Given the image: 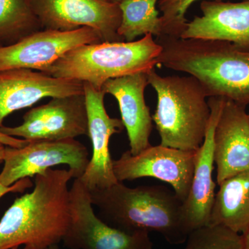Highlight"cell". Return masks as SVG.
Returning a JSON list of instances; mask_svg holds the SVG:
<instances>
[{"mask_svg": "<svg viewBox=\"0 0 249 249\" xmlns=\"http://www.w3.org/2000/svg\"><path fill=\"white\" fill-rule=\"evenodd\" d=\"M70 170L35 176L34 190L16 198L0 220V249H46L59 245L71 220Z\"/></svg>", "mask_w": 249, "mask_h": 249, "instance_id": "1", "label": "cell"}, {"mask_svg": "<svg viewBox=\"0 0 249 249\" xmlns=\"http://www.w3.org/2000/svg\"><path fill=\"white\" fill-rule=\"evenodd\" d=\"M158 66L195 77L208 98L249 105V52L226 41L161 36Z\"/></svg>", "mask_w": 249, "mask_h": 249, "instance_id": "2", "label": "cell"}, {"mask_svg": "<svg viewBox=\"0 0 249 249\" xmlns=\"http://www.w3.org/2000/svg\"><path fill=\"white\" fill-rule=\"evenodd\" d=\"M98 217L108 225L127 232L155 231L171 245L186 242L191 232L183 201L163 186L129 188L123 182L89 191Z\"/></svg>", "mask_w": 249, "mask_h": 249, "instance_id": "3", "label": "cell"}, {"mask_svg": "<svg viewBox=\"0 0 249 249\" xmlns=\"http://www.w3.org/2000/svg\"><path fill=\"white\" fill-rule=\"evenodd\" d=\"M147 76L157 95L152 116L160 145L196 151L204 142L211 116L209 98L202 85L190 75L162 76L155 69Z\"/></svg>", "mask_w": 249, "mask_h": 249, "instance_id": "4", "label": "cell"}, {"mask_svg": "<svg viewBox=\"0 0 249 249\" xmlns=\"http://www.w3.org/2000/svg\"><path fill=\"white\" fill-rule=\"evenodd\" d=\"M161 51L152 34L133 42L84 45L71 49L42 72L101 90L108 80L155 70Z\"/></svg>", "mask_w": 249, "mask_h": 249, "instance_id": "5", "label": "cell"}, {"mask_svg": "<svg viewBox=\"0 0 249 249\" xmlns=\"http://www.w3.org/2000/svg\"><path fill=\"white\" fill-rule=\"evenodd\" d=\"M71 220L64 245L70 249H152L150 232H127L108 225L95 213L89 190L79 178L70 188Z\"/></svg>", "mask_w": 249, "mask_h": 249, "instance_id": "6", "label": "cell"}, {"mask_svg": "<svg viewBox=\"0 0 249 249\" xmlns=\"http://www.w3.org/2000/svg\"><path fill=\"white\" fill-rule=\"evenodd\" d=\"M89 156L87 147L75 139L34 141L22 148L6 146L0 183L11 186L59 165H67L73 178H80L89 163Z\"/></svg>", "mask_w": 249, "mask_h": 249, "instance_id": "7", "label": "cell"}, {"mask_svg": "<svg viewBox=\"0 0 249 249\" xmlns=\"http://www.w3.org/2000/svg\"><path fill=\"white\" fill-rule=\"evenodd\" d=\"M42 29L71 31L89 27L103 42H124L118 34L119 5L106 0H31Z\"/></svg>", "mask_w": 249, "mask_h": 249, "instance_id": "8", "label": "cell"}, {"mask_svg": "<svg viewBox=\"0 0 249 249\" xmlns=\"http://www.w3.org/2000/svg\"><path fill=\"white\" fill-rule=\"evenodd\" d=\"M0 132L24 140L59 141L88 136L85 93L52 98L43 106L33 108L16 127H0Z\"/></svg>", "mask_w": 249, "mask_h": 249, "instance_id": "9", "label": "cell"}, {"mask_svg": "<svg viewBox=\"0 0 249 249\" xmlns=\"http://www.w3.org/2000/svg\"><path fill=\"white\" fill-rule=\"evenodd\" d=\"M196 155V151L150 145L137 155L124 152L119 160H113V170L120 182L152 178L169 183L183 203L191 189Z\"/></svg>", "mask_w": 249, "mask_h": 249, "instance_id": "10", "label": "cell"}, {"mask_svg": "<svg viewBox=\"0 0 249 249\" xmlns=\"http://www.w3.org/2000/svg\"><path fill=\"white\" fill-rule=\"evenodd\" d=\"M101 42V36L91 28L71 31L41 29L13 45L0 47V72L14 69L42 71L71 49Z\"/></svg>", "mask_w": 249, "mask_h": 249, "instance_id": "11", "label": "cell"}, {"mask_svg": "<svg viewBox=\"0 0 249 249\" xmlns=\"http://www.w3.org/2000/svg\"><path fill=\"white\" fill-rule=\"evenodd\" d=\"M84 83V93L88 118V137L92 145V155L83 176L79 179L89 191L109 188L118 182L109 152L111 136L124 127L121 119L111 118L104 104L106 94Z\"/></svg>", "mask_w": 249, "mask_h": 249, "instance_id": "12", "label": "cell"}, {"mask_svg": "<svg viewBox=\"0 0 249 249\" xmlns=\"http://www.w3.org/2000/svg\"><path fill=\"white\" fill-rule=\"evenodd\" d=\"M84 93L79 80L55 78L29 69L0 72V127L14 111L31 107L45 98Z\"/></svg>", "mask_w": 249, "mask_h": 249, "instance_id": "13", "label": "cell"}, {"mask_svg": "<svg viewBox=\"0 0 249 249\" xmlns=\"http://www.w3.org/2000/svg\"><path fill=\"white\" fill-rule=\"evenodd\" d=\"M246 107L224 99L213 134L218 185L249 170V118Z\"/></svg>", "mask_w": 249, "mask_h": 249, "instance_id": "14", "label": "cell"}, {"mask_svg": "<svg viewBox=\"0 0 249 249\" xmlns=\"http://www.w3.org/2000/svg\"><path fill=\"white\" fill-rule=\"evenodd\" d=\"M201 16L188 21L179 37L220 40L249 52V0H202Z\"/></svg>", "mask_w": 249, "mask_h": 249, "instance_id": "15", "label": "cell"}, {"mask_svg": "<svg viewBox=\"0 0 249 249\" xmlns=\"http://www.w3.org/2000/svg\"><path fill=\"white\" fill-rule=\"evenodd\" d=\"M224 98H209L211 116L204 142L196 151L195 170L191 189L183 203V214L190 231L209 224L215 196L213 134L220 115Z\"/></svg>", "mask_w": 249, "mask_h": 249, "instance_id": "16", "label": "cell"}, {"mask_svg": "<svg viewBox=\"0 0 249 249\" xmlns=\"http://www.w3.org/2000/svg\"><path fill=\"white\" fill-rule=\"evenodd\" d=\"M147 85V73H139L108 80L101 89L105 94L114 96L119 103L121 121L128 137L129 152L133 155L151 145L153 120L145 103Z\"/></svg>", "mask_w": 249, "mask_h": 249, "instance_id": "17", "label": "cell"}, {"mask_svg": "<svg viewBox=\"0 0 249 249\" xmlns=\"http://www.w3.org/2000/svg\"><path fill=\"white\" fill-rule=\"evenodd\" d=\"M209 224L225 226L242 234L249 227V170L219 185Z\"/></svg>", "mask_w": 249, "mask_h": 249, "instance_id": "18", "label": "cell"}, {"mask_svg": "<svg viewBox=\"0 0 249 249\" xmlns=\"http://www.w3.org/2000/svg\"><path fill=\"white\" fill-rule=\"evenodd\" d=\"M160 0H124L119 4L121 22L118 34L124 42H133L137 37L152 34L161 36L160 11L157 5Z\"/></svg>", "mask_w": 249, "mask_h": 249, "instance_id": "19", "label": "cell"}, {"mask_svg": "<svg viewBox=\"0 0 249 249\" xmlns=\"http://www.w3.org/2000/svg\"><path fill=\"white\" fill-rule=\"evenodd\" d=\"M42 29L31 0H0V43L10 45Z\"/></svg>", "mask_w": 249, "mask_h": 249, "instance_id": "20", "label": "cell"}, {"mask_svg": "<svg viewBox=\"0 0 249 249\" xmlns=\"http://www.w3.org/2000/svg\"><path fill=\"white\" fill-rule=\"evenodd\" d=\"M183 249H244L242 234L219 224H207L188 234Z\"/></svg>", "mask_w": 249, "mask_h": 249, "instance_id": "21", "label": "cell"}, {"mask_svg": "<svg viewBox=\"0 0 249 249\" xmlns=\"http://www.w3.org/2000/svg\"><path fill=\"white\" fill-rule=\"evenodd\" d=\"M197 1L199 0H160L157 5L161 13V36L179 37L188 22L186 13Z\"/></svg>", "mask_w": 249, "mask_h": 249, "instance_id": "22", "label": "cell"}, {"mask_svg": "<svg viewBox=\"0 0 249 249\" xmlns=\"http://www.w3.org/2000/svg\"><path fill=\"white\" fill-rule=\"evenodd\" d=\"M2 161H0V164ZM34 183L29 178H24L19 180L11 186H5L0 183V199L8 193H23L28 188H32Z\"/></svg>", "mask_w": 249, "mask_h": 249, "instance_id": "23", "label": "cell"}, {"mask_svg": "<svg viewBox=\"0 0 249 249\" xmlns=\"http://www.w3.org/2000/svg\"><path fill=\"white\" fill-rule=\"evenodd\" d=\"M0 142L6 146L22 148L25 147L29 142V141L24 139H18L16 137H10L0 132Z\"/></svg>", "mask_w": 249, "mask_h": 249, "instance_id": "24", "label": "cell"}, {"mask_svg": "<svg viewBox=\"0 0 249 249\" xmlns=\"http://www.w3.org/2000/svg\"><path fill=\"white\" fill-rule=\"evenodd\" d=\"M242 235L243 237L244 249H249V227Z\"/></svg>", "mask_w": 249, "mask_h": 249, "instance_id": "25", "label": "cell"}, {"mask_svg": "<svg viewBox=\"0 0 249 249\" xmlns=\"http://www.w3.org/2000/svg\"><path fill=\"white\" fill-rule=\"evenodd\" d=\"M5 147H6V145H3L0 142V161H4Z\"/></svg>", "mask_w": 249, "mask_h": 249, "instance_id": "26", "label": "cell"}, {"mask_svg": "<svg viewBox=\"0 0 249 249\" xmlns=\"http://www.w3.org/2000/svg\"><path fill=\"white\" fill-rule=\"evenodd\" d=\"M106 1H109V2L114 3V4H120L121 2H122L124 0H106Z\"/></svg>", "mask_w": 249, "mask_h": 249, "instance_id": "27", "label": "cell"}, {"mask_svg": "<svg viewBox=\"0 0 249 249\" xmlns=\"http://www.w3.org/2000/svg\"><path fill=\"white\" fill-rule=\"evenodd\" d=\"M46 249H61L59 247V245H55L53 246H51V247H48V248Z\"/></svg>", "mask_w": 249, "mask_h": 249, "instance_id": "28", "label": "cell"}, {"mask_svg": "<svg viewBox=\"0 0 249 249\" xmlns=\"http://www.w3.org/2000/svg\"><path fill=\"white\" fill-rule=\"evenodd\" d=\"M19 249V248H14V249ZM22 249H31L28 248V247H24V248H23Z\"/></svg>", "mask_w": 249, "mask_h": 249, "instance_id": "29", "label": "cell"}, {"mask_svg": "<svg viewBox=\"0 0 249 249\" xmlns=\"http://www.w3.org/2000/svg\"><path fill=\"white\" fill-rule=\"evenodd\" d=\"M1 46H2V45H1V44L0 43V47H1Z\"/></svg>", "mask_w": 249, "mask_h": 249, "instance_id": "30", "label": "cell"}, {"mask_svg": "<svg viewBox=\"0 0 249 249\" xmlns=\"http://www.w3.org/2000/svg\"></svg>", "mask_w": 249, "mask_h": 249, "instance_id": "31", "label": "cell"}]
</instances>
